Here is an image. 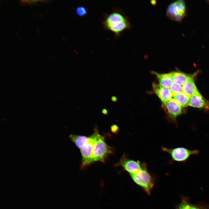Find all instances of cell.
<instances>
[{"label": "cell", "instance_id": "obj_8", "mask_svg": "<svg viewBox=\"0 0 209 209\" xmlns=\"http://www.w3.org/2000/svg\"><path fill=\"white\" fill-rule=\"evenodd\" d=\"M98 130L95 128L93 133L89 136L87 144L80 149L82 157V167H85L94 162L92 157V151Z\"/></svg>", "mask_w": 209, "mask_h": 209}, {"label": "cell", "instance_id": "obj_1", "mask_svg": "<svg viewBox=\"0 0 209 209\" xmlns=\"http://www.w3.org/2000/svg\"><path fill=\"white\" fill-rule=\"evenodd\" d=\"M103 16L104 19L102 22L104 28L113 33L116 37L131 27L128 17L118 7L114 8L109 13L104 12Z\"/></svg>", "mask_w": 209, "mask_h": 209}, {"label": "cell", "instance_id": "obj_15", "mask_svg": "<svg viewBox=\"0 0 209 209\" xmlns=\"http://www.w3.org/2000/svg\"><path fill=\"white\" fill-rule=\"evenodd\" d=\"M173 98L181 107L189 105L190 97L183 91L173 95Z\"/></svg>", "mask_w": 209, "mask_h": 209}, {"label": "cell", "instance_id": "obj_3", "mask_svg": "<svg viewBox=\"0 0 209 209\" xmlns=\"http://www.w3.org/2000/svg\"><path fill=\"white\" fill-rule=\"evenodd\" d=\"M133 181L141 187L148 194H150L154 183L155 179L149 172L147 167L133 173L129 174Z\"/></svg>", "mask_w": 209, "mask_h": 209}, {"label": "cell", "instance_id": "obj_21", "mask_svg": "<svg viewBox=\"0 0 209 209\" xmlns=\"http://www.w3.org/2000/svg\"><path fill=\"white\" fill-rule=\"evenodd\" d=\"M23 3H27L28 4H35L36 3H37L38 2H44V1H45V0H23V1H21Z\"/></svg>", "mask_w": 209, "mask_h": 209}, {"label": "cell", "instance_id": "obj_24", "mask_svg": "<svg viewBox=\"0 0 209 209\" xmlns=\"http://www.w3.org/2000/svg\"><path fill=\"white\" fill-rule=\"evenodd\" d=\"M150 2L151 4L153 5H155L156 3V1L155 0L151 1H150Z\"/></svg>", "mask_w": 209, "mask_h": 209}, {"label": "cell", "instance_id": "obj_5", "mask_svg": "<svg viewBox=\"0 0 209 209\" xmlns=\"http://www.w3.org/2000/svg\"><path fill=\"white\" fill-rule=\"evenodd\" d=\"M186 11V4L184 1H176L168 5L166 10V15L173 21L180 22L185 17Z\"/></svg>", "mask_w": 209, "mask_h": 209}, {"label": "cell", "instance_id": "obj_16", "mask_svg": "<svg viewBox=\"0 0 209 209\" xmlns=\"http://www.w3.org/2000/svg\"><path fill=\"white\" fill-rule=\"evenodd\" d=\"M189 203L188 198L183 197L181 202L177 205L175 209H189Z\"/></svg>", "mask_w": 209, "mask_h": 209}, {"label": "cell", "instance_id": "obj_6", "mask_svg": "<svg viewBox=\"0 0 209 209\" xmlns=\"http://www.w3.org/2000/svg\"><path fill=\"white\" fill-rule=\"evenodd\" d=\"M115 165L121 166L129 174L137 172L147 167L146 163H142L140 161L130 158L125 154H123Z\"/></svg>", "mask_w": 209, "mask_h": 209}, {"label": "cell", "instance_id": "obj_10", "mask_svg": "<svg viewBox=\"0 0 209 209\" xmlns=\"http://www.w3.org/2000/svg\"><path fill=\"white\" fill-rule=\"evenodd\" d=\"M189 105L198 108H207L208 107L207 102L199 92L190 97Z\"/></svg>", "mask_w": 209, "mask_h": 209}, {"label": "cell", "instance_id": "obj_23", "mask_svg": "<svg viewBox=\"0 0 209 209\" xmlns=\"http://www.w3.org/2000/svg\"><path fill=\"white\" fill-rule=\"evenodd\" d=\"M111 100L113 102H116L117 100L116 97L115 96H113L111 98Z\"/></svg>", "mask_w": 209, "mask_h": 209}, {"label": "cell", "instance_id": "obj_17", "mask_svg": "<svg viewBox=\"0 0 209 209\" xmlns=\"http://www.w3.org/2000/svg\"><path fill=\"white\" fill-rule=\"evenodd\" d=\"M170 88L173 96L183 91L182 86L174 82Z\"/></svg>", "mask_w": 209, "mask_h": 209}, {"label": "cell", "instance_id": "obj_20", "mask_svg": "<svg viewBox=\"0 0 209 209\" xmlns=\"http://www.w3.org/2000/svg\"><path fill=\"white\" fill-rule=\"evenodd\" d=\"M110 130L112 133L117 134L118 132L119 127L117 125L114 124L111 126Z\"/></svg>", "mask_w": 209, "mask_h": 209}, {"label": "cell", "instance_id": "obj_11", "mask_svg": "<svg viewBox=\"0 0 209 209\" xmlns=\"http://www.w3.org/2000/svg\"><path fill=\"white\" fill-rule=\"evenodd\" d=\"M174 82L183 85L190 80L193 79L192 76L180 71L170 73Z\"/></svg>", "mask_w": 209, "mask_h": 209}, {"label": "cell", "instance_id": "obj_13", "mask_svg": "<svg viewBox=\"0 0 209 209\" xmlns=\"http://www.w3.org/2000/svg\"><path fill=\"white\" fill-rule=\"evenodd\" d=\"M69 138L80 149L84 147L88 143L89 137L83 135L71 134Z\"/></svg>", "mask_w": 209, "mask_h": 209}, {"label": "cell", "instance_id": "obj_19", "mask_svg": "<svg viewBox=\"0 0 209 209\" xmlns=\"http://www.w3.org/2000/svg\"><path fill=\"white\" fill-rule=\"evenodd\" d=\"M189 209H209V207L201 203L193 204L190 203Z\"/></svg>", "mask_w": 209, "mask_h": 209}, {"label": "cell", "instance_id": "obj_18", "mask_svg": "<svg viewBox=\"0 0 209 209\" xmlns=\"http://www.w3.org/2000/svg\"><path fill=\"white\" fill-rule=\"evenodd\" d=\"M76 14L80 17L85 16L87 13V10L86 8L82 6H79L75 9Z\"/></svg>", "mask_w": 209, "mask_h": 209}, {"label": "cell", "instance_id": "obj_4", "mask_svg": "<svg viewBox=\"0 0 209 209\" xmlns=\"http://www.w3.org/2000/svg\"><path fill=\"white\" fill-rule=\"evenodd\" d=\"M161 148L163 151L170 155L172 161L179 162H185L191 156L198 155L199 153L198 150H191L183 147L170 148L161 146Z\"/></svg>", "mask_w": 209, "mask_h": 209}, {"label": "cell", "instance_id": "obj_9", "mask_svg": "<svg viewBox=\"0 0 209 209\" xmlns=\"http://www.w3.org/2000/svg\"><path fill=\"white\" fill-rule=\"evenodd\" d=\"M152 87L154 92L163 103L172 98L173 95L169 88L164 87L159 84L155 83L152 84Z\"/></svg>", "mask_w": 209, "mask_h": 209}, {"label": "cell", "instance_id": "obj_12", "mask_svg": "<svg viewBox=\"0 0 209 209\" xmlns=\"http://www.w3.org/2000/svg\"><path fill=\"white\" fill-rule=\"evenodd\" d=\"M153 73L156 76L159 84L164 87L169 88H170L173 82L170 73H160L155 71H153Z\"/></svg>", "mask_w": 209, "mask_h": 209}, {"label": "cell", "instance_id": "obj_22", "mask_svg": "<svg viewBox=\"0 0 209 209\" xmlns=\"http://www.w3.org/2000/svg\"><path fill=\"white\" fill-rule=\"evenodd\" d=\"M102 112L103 114H104L105 115H107L108 113V111L106 109H103L102 110Z\"/></svg>", "mask_w": 209, "mask_h": 209}, {"label": "cell", "instance_id": "obj_7", "mask_svg": "<svg viewBox=\"0 0 209 209\" xmlns=\"http://www.w3.org/2000/svg\"><path fill=\"white\" fill-rule=\"evenodd\" d=\"M163 107L167 114V117L168 122L173 123L177 127L176 118L183 113L182 107L173 98L163 103Z\"/></svg>", "mask_w": 209, "mask_h": 209}, {"label": "cell", "instance_id": "obj_2", "mask_svg": "<svg viewBox=\"0 0 209 209\" xmlns=\"http://www.w3.org/2000/svg\"><path fill=\"white\" fill-rule=\"evenodd\" d=\"M113 149L108 145L104 137L98 131L93 145L92 157L93 162L100 161L105 163L108 156L113 153Z\"/></svg>", "mask_w": 209, "mask_h": 209}, {"label": "cell", "instance_id": "obj_14", "mask_svg": "<svg viewBox=\"0 0 209 209\" xmlns=\"http://www.w3.org/2000/svg\"><path fill=\"white\" fill-rule=\"evenodd\" d=\"M182 90L190 97L199 92L193 79L188 81L182 85Z\"/></svg>", "mask_w": 209, "mask_h": 209}]
</instances>
